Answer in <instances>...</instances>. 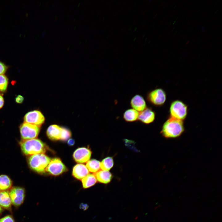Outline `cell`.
I'll return each instance as SVG.
<instances>
[{"label":"cell","instance_id":"6da1fadb","mask_svg":"<svg viewBox=\"0 0 222 222\" xmlns=\"http://www.w3.org/2000/svg\"><path fill=\"white\" fill-rule=\"evenodd\" d=\"M184 130L183 121L168 116L162 125L161 133L165 138H175L180 136Z\"/></svg>","mask_w":222,"mask_h":222},{"label":"cell","instance_id":"7a4b0ae2","mask_svg":"<svg viewBox=\"0 0 222 222\" xmlns=\"http://www.w3.org/2000/svg\"><path fill=\"white\" fill-rule=\"evenodd\" d=\"M20 144L22 151L27 155L44 154L48 149L44 143L36 138L23 140Z\"/></svg>","mask_w":222,"mask_h":222},{"label":"cell","instance_id":"3957f363","mask_svg":"<svg viewBox=\"0 0 222 222\" xmlns=\"http://www.w3.org/2000/svg\"><path fill=\"white\" fill-rule=\"evenodd\" d=\"M51 161L50 158L44 154L31 155L28 160L30 167L32 170L39 173L45 171Z\"/></svg>","mask_w":222,"mask_h":222},{"label":"cell","instance_id":"277c9868","mask_svg":"<svg viewBox=\"0 0 222 222\" xmlns=\"http://www.w3.org/2000/svg\"><path fill=\"white\" fill-rule=\"evenodd\" d=\"M188 112L187 105L180 100H175L170 104L169 116L183 121L186 118Z\"/></svg>","mask_w":222,"mask_h":222},{"label":"cell","instance_id":"5b68a950","mask_svg":"<svg viewBox=\"0 0 222 222\" xmlns=\"http://www.w3.org/2000/svg\"><path fill=\"white\" fill-rule=\"evenodd\" d=\"M146 100L151 105L160 107L165 104L167 98L166 92L161 88H157L149 91L146 94Z\"/></svg>","mask_w":222,"mask_h":222},{"label":"cell","instance_id":"8992f818","mask_svg":"<svg viewBox=\"0 0 222 222\" xmlns=\"http://www.w3.org/2000/svg\"><path fill=\"white\" fill-rule=\"evenodd\" d=\"M20 130L23 140H27L36 138L39 134L40 128L36 125L24 122L20 126Z\"/></svg>","mask_w":222,"mask_h":222},{"label":"cell","instance_id":"52a82bcc","mask_svg":"<svg viewBox=\"0 0 222 222\" xmlns=\"http://www.w3.org/2000/svg\"><path fill=\"white\" fill-rule=\"evenodd\" d=\"M67 169L60 159L56 158L51 161L45 171L54 175H58L66 172Z\"/></svg>","mask_w":222,"mask_h":222},{"label":"cell","instance_id":"ba28073f","mask_svg":"<svg viewBox=\"0 0 222 222\" xmlns=\"http://www.w3.org/2000/svg\"><path fill=\"white\" fill-rule=\"evenodd\" d=\"M24 119V122L39 127L44 122L45 117L41 112L35 110L27 113Z\"/></svg>","mask_w":222,"mask_h":222},{"label":"cell","instance_id":"9c48e42d","mask_svg":"<svg viewBox=\"0 0 222 222\" xmlns=\"http://www.w3.org/2000/svg\"><path fill=\"white\" fill-rule=\"evenodd\" d=\"M9 194L11 203L13 205L18 206L23 202L25 191L23 188L19 187H14L11 189Z\"/></svg>","mask_w":222,"mask_h":222},{"label":"cell","instance_id":"30bf717a","mask_svg":"<svg viewBox=\"0 0 222 222\" xmlns=\"http://www.w3.org/2000/svg\"><path fill=\"white\" fill-rule=\"evenodd\" d=\"M156 113L151 107H147L143 111L139 112L138 120L145 124L153 122L155 120Z\"/></svg>","mask_w":222,"mask_h":222},{"label":"cell","instance_id":"8fae6325","mask_svg":"<svg viewBox=\"0 0 222 222\" xmlns=\"http://www.w3.org/2000/svg\"><path fill=\"white\" fill-rule=\"evenodd\" d=\"M130 105L132 109L138 112L143 111L147 107L145 98L139 94H136L132 97Z\"/></svg>","mask_w":222,"mask_h":222},{"label":"cell","instance_id":"7c38bea8","mask_svg":"<svg viewBox=\"0 0 222 222\" xmlns=\"http://www.w3.org/2000/svg\"><path fill=\"white\" fill-rule=\"evenodd\" d=\"M91 155V152L86 148H80L74 152L73 157L75 161L78 163H85L88 161Z\"/></svg>","mask_w":222,"mask_h":222},{"label":"cell","instance_id":"4fadbf2b","mask_svg":"<svg viewBox=\"0 0 222 222\" xmlns=\"http://www.w3.org/2000/svg\"><path fill=\"white\" fill-rule=\"evenodd\" d=\"M89 171L86 166L81 164L75 165L73 168L72 175L78 179H82L89 173Z\"/></svg>","mask_w":222,"mask_h":222},{"label":"cell","instance_id":"5bb4252c","mask_svg":"<svg viewBox=\"0 0 222 222\" xmlns=\"http://www.w3.org/2000/svg\"><path fill=\"white\" fill-rule=\"evenodd\" d=\"M62 127L56 125H53L48 128L47 134L48 137L51 140H56L60 139Z\"/></svg>","mask_w":222,"mask_h":222},{"label":"cell","instance_id":"9a60e30c","mask_svg":"<svg viewBox=\"0 0 222 222\" xmlns=\"http://www.w3.org/2000/svg\"><path fill=\"white\" fill-rule=\"evenodd\" d=\"M97 180L99 182L107 184L110 182L113 177L112 174L108 171H99L95 175Z\"/></svg>","mask_w":222,"mask_h":222},{"label":"cell","instance_id":"2e32d148","mask_svg":"<svg viewBox=\"0 0 222 222\" xmlns=\"http://www.w3.org/2000/svg\"><path fill=\"white\" fill-rule=\"evenodd\" d=\"M139 112L134 109L130 108L125 110L124 112L123 117L127 122H132L138 121Z\"/></svg>","mask_w":222,"mask_h":222},{"label":"cell","instance_id":"e0dca14e","mask_svg":"<svg viewBox=\"0 0 222 222\" xmlns=\"http://www.w3.org/2000/svg\"><path fill=\"white\" fill-rule=\"evenodd\" d=\"M97 179L95 175L88 174L82 179L83 187L87 188L94 185L96 183Z\"/></svg>","mask_w":222,"mask_h":222},{"label":"cell","instance_id":"ac0fdd59","mask_svg":"<svg viewBox=\"0 0 222 222\" xmlns=\"http://www.w3.org/2000/svg\"><path fill=\"white\" fill-rule=\"evenodd\" d=\"M11 201L9 194L6 191L0 192V205L5 208H9L11 205Z\"/></svg>","mask_w":222,"mask_h":222},{"label":"cell","instance_id":"d6986e66","mask_svg":"<svg viewBox=\"0 0 222 222\" xmlns=\"http://www.w3.org/2000/svg\"><path fill=\"white\" fill-rule=\"evenodd\" d=\"M12 182L9 177L6 175L0 176V191H4L11 187Z\"/></svg>","mask_w":222,"mask_h":222},{"label":"cell","instance_id":"ffe728a7","mask_svg":"<svg viewBox=\"0 0 222 222\" xmlns=\"http://www.w3.org/2000/svg\"><path fill=\"white\" fill-rule=\"evenodd\" d=\"M113 158L108 157L103 159L100 162V168L103 170L109 171L113 167Z\"/></svg>","mask_w":222,"mask_h":222},{"label":"cell","instance_id":"44dd1931","mask_svg":"<svg viewBox=\"0 0 222 222\" xmlns=\"http://www.w3.org/2000/svg\"><path fill=\"white\" fill-rule=\"evenodd\" d=\"M86 166L90 172L96 173L100 168V162L96 159H92L87 162Z\"/></svg>","mask_w":222,"mask_h":222},{"label":"cell","instance_id":"7402d4cb","mask_svg":"<svg viewBox=\"0 0 222 222\" xmlns=\"http://www.w3.org/2000/svg\"><path fill=\"white\" fill-rule=\"evenodd\" d=\"M8 84V79L3 75H0V91H4L6 89Z\"/></svg>","mask_w":222,"mask_h":222},{"label":"cell","instance_id":"603a6c76","mask_svg":"<svg viewBox=\"0 0 222 222\" xmlns=\"http://www.w3.org/2000/svg\"><path fill=\"white\" fill-rule=\"evenodd\" d=\"M71 134L69 130L67 128H62L60 140L65 141L68 140L71 136Z\"/></svg>","mask_w":222,"mask_h":222},{"label":"cell","instance_id":"cb8c5ba5","mask_svg":"<svg viewBox=\"0 0 222 222\" xmlns=\"http://www.w3.org/2000/svg\"><path fill=\"white\" fill-rule=\"evenodd\" d=\"M0 222H14V221L11 216H7L0 219Z\"/></svg>","mask_w":222,"mask_h":222},{"label":"cell","instance_id":"d4e9b609","mask_svg":"<svg viewBox=\"0 0 222 222\" xmlns=\"http://www.w3.org/2000/svg\"><path fill=\"white\" fill-rule=\"evenodd\" d=\"M7 69V67L2 62L0 61V75L4 74Z\"/></svg>","mask_w":222,"mask_h":222},{"label":"cell","instance_id":"484cf974","mask_svg":"<svg viewBox=\"0 0 222 222\" xmlns=\"http://www.w3.org/2000/svg\"><path fill=\"white\" fill-rule=\"evenodd\" d=\"M24 100V98L23 97L20 95H18L15 98V101L16 102L19 104L23 102Z\"/></svg>","mask_w":222,"mask_h":222},{"label":"cell","instance_id":"4316f807","mask_svg":"<svg viewBox=\"0 0 222 222\" xmlns=\"http://www.w3.org/2000/svg\"><path fill=\"white\" fill-rule=\"evenodd\" d=\"M80 208L84 210H87L88 207V206L86 204L81 203L79 206Z\"/></svg>","mask_w":222,"mask_h":222},{"label":"cell","instance_id":"83f0119b","mask_svg":"<svg viewBox=\"0 0 222 222\" xmlns=\"http://www.w3.org/2000/svg\"><path fill=\"white\" fill-rule=\"evenodd\" d=\"M4 103L3 97L0 94V109L3 106Z\"/></svg>","mask_w":222,"mask_h":222},{"label":"cell","instance_id":"f1b7e54d","mask_svg":"<svg viewBox=\"0 0 222 222\" xmlns=\"http://www.w3.org/2000/svg\"><path fill=\"white\" fill-rule=\"evenodd\" d=\"M68 143L69 146H73L74 144L75 141L73 139H70L68 140Z\"/></svg>","mask_w":222,"mask_h":222},{"label":"cell","instance_id":"f546056e","mask_svg":"<svg viewBox=\"0 0 222 222\" xmlns=\"http://www.w3.org/2000/svg\"><path fill=\"white\" fill-rule=\"evenodd\" d=\"M2 211V208H1V206H0V213H1Z\"/></svg>","mask_w":222,"mask_h":222},{"label":"cell","instance_id":"4dcf8cb0","mask_svg":"<svg viewBox=\"0 0 222 222\" xmlns=\"http://www.w3.org/2000/svg\"><path fill=\"white\" fill-rule=\"evenodd\" d=\"M178 18V17H177V18L176 19V20H175V21H174V23H173V25H174V23H175V22L176 21V20H177V18Z\"/></svg>","mask_w":222,"mask_h":222},{"label":"cell","instance_id":"1f68e13d","mask_svg":"<svg viewBox=\"0 0 222 222\" xmlns=\"http://www.w3.org/2000/svg\"><path fill=\"white\" fill-rule=\"evenodd\" d=\"M176 6H175L174 7V9H175V7H176Z\"/></svg>","mask_w":222,"mask_h":222},{"label":"cell","instance_id":"d6a6232c","mask_svg":"<svg viewBox=\"0 0 222 222\" xmlns=\"http://www.w3.org/2000/svg\"><path fill=\"white\" fill-rule=\"evenodd\" d=\"M218 10H217V11L216 12L215 14H216L217 13V12L218 11Z\"/></svg>","mask_w":222,"mask_h":222},{"label":"cell","instance_id":"836d02e7","mask_svg":"<svg viewBox=\"0 0 222 222\" xmlns=\"http://www.w3.org/2000/svg\"><path fill=\"white\" fill-rule=\"evenodd\" d=\"M174 28H173V29H172V31H173V29H174Z\"/></svg>","mask_w":222,"mask_h":222}]
</instances>
